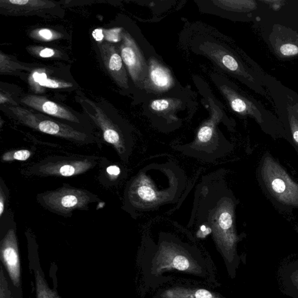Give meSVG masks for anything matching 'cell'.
<instances>
[{"mask_svg": "<svg viewBox=\"0 0 298 298\" xmlns=\"http://www.w3.org/2000/svg\"><path fill=\"white\" fill-rule=\"evenodd\" d=\"M12 114L20 123L39 132L60 138L79 145L100 144L92 133L53 120L41 114L17 106H10Z\"/></svg>", "mask_w": 298, "mask_h": 298, "instance_id": "6da1fadb", "label": "cell"}, {"mask_svg": "<svg viewBox=\"0 0 298 298\" xmlns=\"http://www.w3.org/2000/svg\"><path fill=\"white\" fill-rule=\"evenodd\" d=\"M37 201L44 209L63 217H71L75 210H88L91 204L100 202L88 190L63 184L61 187L39 193Z\"/></svg>", "mask_w": 298, "mask_h": 298, "instance_id": "7a4b0ae2", "label": "cell"}, {"mask_svg": "<svg viewBox=\"0 0 298 298\" xmlns=\"http://www.w3.org/2000/svg\"><path fill=\"white\" fill-rule=\"evenodd\" d=\"M99 160L97 156L83 155L50 156L23 170L22 173L27 176L72 177L92 170Z\"/></svg>", "mask_w": 298, "mask_h": 298, "instance_id": "3957f363", "label": "cell"}, {"mask_svg": "<svg viewBox=\"0 0 298 298\" xmlns=\"http://www.w3.org/2000/svg\"><path fill=\"white\" fill-rule=\"evenodd\" d=\"M261 176L269 192L281 204L298 206V184L270 156L264 157Z\"/></svg>", "mask_w": 298, "mask_h": 298, "instance_id": "277c9868", "label": "cell"}, {"mask_svg": "<svg viewBox=\"0 0 298 298\" xmlns=\"http://www.w3.org/2000/svg\"><path fill=\"white\" fill-rule=\"evenodd\" d=\"M86 102L93 110V113H90L85 109L86 113L101 129L103 140L114 147L122 160H128L133 146L129 135L125 134L93 102L89 100H86Z\"/></svg>", "mask_w": 298, "mask_h": 298, "instance_id": "5b68a950", "label": "cell"}, {"mask_svg": "<svg viewBox=\"0 0 298 298\" xmlns=\"http://www.w3.org/2000/svg\"><path fill=\"white\" fill-rule=\"evenodd\" d=\"M1 257L16 288L21 285V265L16 230L10 228L1 241Z\"/></svg>", "mask_w": 298, "mask_h": 298, "instance_id": "8992f818", "label": "cell"}, {"mask_svg": "<svg viewBox=\"0 0 298 298\" xmlns=\"http://www.w3.org/2000/svg\"><path fill=\"white\" fill-rule=\"evenodd\" d=\"M122 39L120 53L123 62L134 82H140L144 79L146 73L144 58L136 43L128 33H122Z\"/></svg>", "mask_w": 298, "mask_h": 298, "instance_id": "52a82bcc", "label": "cell"}, {"mask_svg": "<svg viewBox=\"0 0 298 298\" xmlns=\"http://www.w3.org/2000/svg\"><path fill=\"white\" fill-rule=\"evenodd\" d=\"M270 41L276 53L281 58L297 56L298 33L296 31L288 27L275 25L270 36Z\"/></svg>", "mask_w": 298, "mask_h": 298, "instance_id": "ba28073f", "label": "cell"}, {"mask_svg": "<svg viewBox=\"0 0 298 298\" xmlns=\"http://www.w3.org/2000/svg\"><path fill=\"white\" fill-rule=\"evenodd\" d=\"M99 50L106 70L117 84L128 88V77L122 58L113 45L106 42L98 46Z\"/></svg>", "mask_w": 298, "mask_h": 298, "instance_id": "9c48e42d", "label": "cell"}, {"mask_svg": "<svg viewBox=\"0 0 298 298\" xmlns=\"http://www.w3.org/2000/svg\"><path fill=\"white\" fill-rule=\"evenodd\" d=\"M21 102L25 105L36 110L51 116L66 120L74 124H81L82 121L77 116L68 110L65 107L59 105L56 103L51 102L46 98L29 95L23 97Z\"/></svg>", "mask_w": 298, "mask_h": 298, "instance_id": "30bf717a", "label": "cell"}, {"mask_svg": "<svg viewBox=\"0 0 298 298\" xmlns=\"http://www.w3.org/2000/svg\"><path fill=\"white\" fill-rule=\"evenodd\" d=\"M55 4L41 0H1L0 7L10 14L25 15L50 10Z\"/></svg>", "mask_w": 298, "mask_h": 298, "instance_id": "8fae6325", "label": "cell"}, {"mask_svg": "<svg viewBox=\"0 0 298 298\" xmlns=\"http://www.w3.org/2000/svg\"><path fill=\"white\" fill-rule=\"evenodd\" d=\"M222 90L234 111L242 115L252 116L258 122L261 123L262 116L260 111L252 102L241 96L227 86H224Z\"/></svg>", "mask_w": 298, "mask_h": 298, "instance_id": "7c38bea8", "label": "cell"}, {"mask_svg": "<svg viewBox=\"0 0 298 298\" xmlns=\"http://www.w3.org/2000/svg\"><path fill=\"white\" fill-rule=\"evenodd\" d=\"M149 78L154 87L165 90L172 86L173 79L170 71L155 61H150Z\"/></svg>", "mask_w": 298, "mask_h": 298, "instance_id": "4fadbf2b", "label": "cell"}, {"mask_svg": "<svg viewBox=\"0 0 298 298\" xmlns=\"http://www.w3.org/2000/svg\"><path fill=\"white\" fill-rule=\"evenodd\" d=\"M159 262V270L175 269L186 271L193 269L192 264L187 257L176 252H162Z\"/></svg>", "mask_w": 298, "mask_h": 298, "instance_id": "5bb4252c", "label": "cell"}, {"mask_svg": "<svg viewBox=\"0 0 298 298\" xmlns=\"http://www.w3.org/2000/svg\"><path fill=\"white\" fill-rule=\"evenodd\" d=\"M161 296L163 298H218L213 293L204 289L175 288L166 291Z\"/></svg>", "mask_w": 298, "mask_h": 298, "instance_id": "9a60e30c", "label": "cell"}, {"mask_svg": "<svg viewBox=\"0 0 298 298\" xmlns=\"http://www.w3.org/2000/svg\"><path fill=\"white\" fill-rule=\"evenodd\" d=\"M37 298H59L56 292L50 289L41 273L35 271Z\"/></svg>", "mask_w": 298, "mask_h": 298, "instance_id": "2e32d148", "label": "cell"}, {"mask_svg": "<svg viewBox=\"0 0 298 298\" xmlns=\"http://www.w3.org/2000/svg\"><path fill=\"white\" fill-rule=\"evenodd\" d=\"M216 3L219 4L222 7L226 8L229 10L239 12H246L256 9L257 5L254 1H218ZM218 5V6H219Z\"/></svg>", "mask_w": 298, "mask_h": 298, "instance_id": "e0dca14e", "label": "cell"}, {"mask_svg": "<svg viewBox=\"0 0 298 298\" xmlns=\"http://www.w3.org/2000/svg\"><path fill=\"white\" fill-rule=\"evenodd\" d=\"M33 152L27 149H19L8 151L1 157L2 162H10L15 161H25L32 156Z\"/></svg>", "mask_w": 298, "mask_h": 298, "instance_id": "ac0fdd59", "label": "cell"}, {"mask_svg": "<svg viewBox=\"0 0 298 298\" xmlns=\"http://www.w3.org/2000/svg\"><path fill=\"white\" fill-rule=\"evenodd\" d=\"M9 196V189L1 178L0 180V219L1 220L3 217H5Z\"/></svg>", "mask_w": 298, "mask_h": 298, "instance_id": "d6986e66", "label": "cell"}, {"mask_svg": "<svg viewBox=\"0 0 298 298\" xmlns=\"http://www.w3.org/2000/svg\"><path fill=\"white\" fill-rule=\"evenodd\" d=\"M38 83L40 86L51 89L69 88V87L73 86L70 83L59 82L47 78L42 79Z\"/></svg>", "mask_w": 298, "mask_h": 298, "instance_id": "ffe728a7", "label": "cell"}, {"mask_svg": "<svg viewBox=\"0 0 298 298\" xmlns=\"http://www.w3.org/2000/svg\"><path fill=\"white\" fill-rule=\"evenodd\" d=\"M135 189V193L142 200L151 202L156 197V193L154 190L148 186L141 185Z\"/></svg>", "mask_w": 298, "mask_h": 298, "instance_id": "44dd1931", "label": "cell"}, {"mask_svg": "<svg viewBox=\"0 0 298 298\" xmlns=\"http://www.w3.org/2000/svg\"><path fill=\"white\" fill-rule=\"evenodd\" d=\"M0 298H13L11 293L10 285L7 279L6 274L3 268H1V280H0Z\"/></svg>", "mask_w": 298, "mask_h": 298, "instance_id": "7402d4cb", "label": "cell"}, {"mask_svg": "<svg viewBox=\"0 0 298 298\" xmlns=\"http://www.w3.org/2000/svg\"><path fill=\"white\" fill-rule=\"evenodd\" d=\"M213 122H209L207 125L202 126L198 131L197 137L201 142L206 143L212 138L213 133Z\"/></svg>", "mask_w": 298, "mask_h": 298, "instance_id": "603a6c76", "label": "cell"}, {"mask_svg": "<svg viewBox=\"0 0 298 298\" xmlns=\"http://www.w3.org/2000/svg\"><path fill=\"white\" fill-rule=\"evenodd\" d=\"M105 38L110 42H118L122 39L121 28L103 30Z\"/></svg>", "mask_w": 298, "mask_h": 298, "instance_id": "cb8c5ba5", "label": "cell"}, {"mask_svg": "<svg viewBox=\"0 0 298 298\" xmlns=\"http://www.w3.org/2000/svg\"><path fill=\"white\" fill-rule=\"evenodd\" d=\"M106 178L109 181L116 180L120 176L121 169L116 165H110L107 166L105 169Z\"/></svg>", "mask_w": 298, "mask_h": 298, "instance_id": "d4e9b609", "label": "cell"}, {"mask_svg": "<svg viewBox=\"0 0 298 298\" xmlns=\"http://www.w3.org/2000/svg\"><path fill=\"white\" fill-rule=\"evenodd\" d=\"M171 105V103L165 99L155 100L151 103V109L156 111H163L168 110Z\"/></svg>", "mask_w": 298, "mask_h": 298, "instance_id": "484cf974", "label": "cell"}, {"mask_svg": "<svg viewBox=\"0 0 298 298\" xmlns=\"http://www.w3.org/2000/svg\"><path fill=\"white\" fill-rule=\"evenodd\" d=\"M289 124L293 140L298 145V120L295 116L290 117Z\"/></svg>", "mask_w": 298, "mask_h": 298, "instance_id": "4316f807", "label": "cell"}, {"mask_svg": "<svg viewBox=\"0 0 298 298\" xmlns=\"http://www.w3.org/2000/svg\"><path fill=\"white\" fill-rule=\"evenodd\" d=\"M38 34L40 37L46 40V41H50L54 37L52 31L47 29L40 30Z\"/></svg>", "mask_w": 298, "mask_h": 298, "instance_id": "83f0119b", "label": "cell"}, {"mask_svg": "<svg viewBox=\"0 0 298 298\" xmlns=\"http://www.w3.org/2000/svg\"><path fill=\"white\" fill-rule=\"evenodd\" d=\"M55 51L53 49L46 48L40 51V56L43 58H49L54 56Z\"/></svg>", "mask_w": 298, "mask_h": 298, "instance_id": "f1b7e54d", "label": "cell"}, {"mask_svg": "<svg viewBox=\"0 0 298 298\" xmlns=\"http://www.w3.org/2000/svg\"><path fill=\"white\" fill-rule=\"evenodd\" d=\"M92 35L94 39L97 42H102L103 39L105 38L103 29H95L93 31Z\"/></svg>", "mask_w": 298, "mask_h": 298, "instance_id": "f546056e", "label": "cell"}, {"mask_svg": "<svg viewBox=\"0 0 298 298\" xmlns=\"http://www.w3.org/2000/svg\"><path fill=\"white\" fill-rule=\"evenodd\" d=\"M47 78V75L45 73H40L38 72H35L33 74L34 81L36 83H38L42 79Z\"/></svg>", "mask_w": 298, "mask_h": 298, "instance_id": "4dcf8cb0", "label": "cell"}, {"mask_svg": "<svg viewBox=\"0 0 298 298\" xmlns=\"http://www.w3.org/2000/svg\"><path fill=\"white\" fill-rule=\"evenodd\" d=\"M291 278L293 285L298 288V270L292 273Z\"/></svg>", "mask_w": 298, "mask_h": 298, "instance_id": "1f68e13d", "label": "cell"}, {"mask_svg": "<svg viewBox=\"0 0 298 298\" xmlns=\"http://www.w3.org/2000/svg\"><path fill=\"white\" fill-rule=\"evenodd\" d=\"M206 229H207V228H206L205 225H203L201 227V231L203 232V233L206 231Z\"/></svg>", "mask_w": 298, "mask_h": 298, "instance_id": "d6a6232c", "label": "cell"}, {"mask_svg": "<svg viewBox=\"0 0 298 298\" xmlns=\"http://www.w3.org/2000/svg\"><path fill=\"white\" fill-rule=\"evenodd\" d=\"M294 109H295L296 113H297V114L298 115V105H296L295 107V108H294Z\"/></svg>", "mask_w": 298, "mask_h": 298, "instance_id": "836d02e7", "label": "cell"}]
</instances>
